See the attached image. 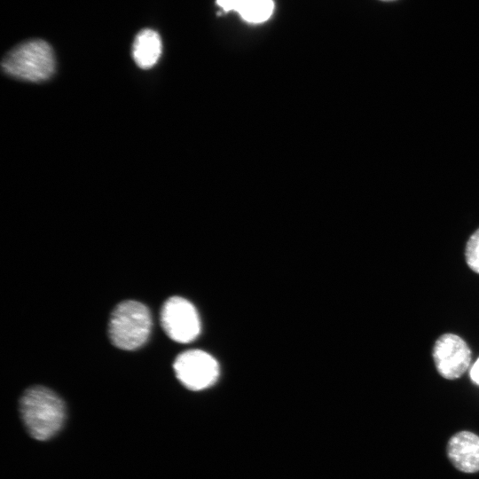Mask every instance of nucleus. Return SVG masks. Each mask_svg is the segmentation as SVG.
I'll return each mask as SVG.
<instances>
[{
	"instance_id": "obj_1",
	"label": "nucleus",
	"mask_w": 479,
	"mask_h": 479,
	"mask_svg": "<svg viewBox=\"0 0 479 479\" xmlns=\"http://www.w3.org/2000/svg\"><path fill=\"white\" fill-rule=\"evenodd\" d=\"M20 410L28 433L41 441L55 436L66 417L65 404L61 398L43 386H35L24 392Z\"/></svg>"
},
{
	"instance_id": "obj_2",
	"label": "nucleus",
	"mask_w": 479,
	"mask_h": 479,
	"mask_svg": "<svg viewBox=\"0 0 479 479\" xmlns=\"http://www.w3.org/2000/svg\"><path fill=\"white\" fill-rule=\"evenodd\" d=\"M4 72L13 77L41 82L49 79L55 70L51 47L43 40H30L12 49L4 58Z\"/></svg>"
},
{
	"instance_id": "obj_3",
	"label": "nucleus",
	"mask_w": 479,
	"mask_h": 479,
	"mask_svg": "<svg viewBox=\"0 0 479 479\" xmlns=\"http://www.w3.org/2000/svg\"><path fill=\"white\" fill-rule=\"evenodd\" d=\"M151 326L150 311L145 305L137 301H124L111 314L109 338L119 349H136L146 342Z\"/></svg>"
},
{
	"instance_id": "obj_4",
	"label": "nucleus",
	"mask_w": 479,
	"mask_h": 479,
	"mask_svg": "<svg viewBox=\"0 0 479 479\" xmlns=\"http://www.w3.org/2000/svg\"><path fill=\"white\" fill-rule=\"evenodd\" d=\"M161 323L168 336L180 343L193 341L200 331V321L195 307L179 296L170 297L164 302Z\"/></svg>"
},
{
	"instance_id": "obj_5",
	"label": "nucleus",
	"mask_w": 479,
	"mask_h": 479,
	"mask_svg": "<svg viewBox=\"0 0 479 479\" xmlns=\"http://www.w3.org/2000/svg\"><path fill=\"white\" fill-rule=\"evenodd\" d=\"M181 383L191 390H201L213 385L219 375V365L208 353L191 349L179 354L173 365Z\"/></svg>"
},
{
	"instance_id": "obj_6",
	"label": "nucleus",
	"mask_w": 479,
	"mask_h": 479,
	"mask_svg": "<svg viewBox=\"0 0 479 479\" xmlns=\"http://www.w3.org/2000/svg\"><path fill=\"white\" fill-rule=\"evenodd\" d=\"M432 355L438 373L448 380L463 375L471 362L469 347L454 334L441 335L435 342Z\"/></svg>"
},
{
	"instance_id": "obj_7",
	"label": "nucleus",
	"mask_w": 479,
	"mask_h": 479,
	"mask_svg": "<svg viewBox=\"0 0 479 479\" xmlns=\"http://www.w3.org/2000/svg\"><path fill=\"white\" fill-rule=\"evenodd\" d=\"M447 456L458 470L464 473L479 471V436L470 431H459L447 444Z\"/></svg>"
},
{
	"instance_id": "obj_8",
	"label": "nucleus",
	"mask_w": 479,
	"mask_h": 479,
	"mask_svg": "<svg viewBox=\"0 0 479 479\" xmlns=\"http://www.w3.org/2000/svg\"><path fill=\"white\" fill-rule=\"evenodd\" d=\"M216 3L224 12L234 11L252 24L265 22L274 11L273 0H216Z\"/></svg>"
},
{
	"instance_id": "obj_9",
	"label": "nucleus",
	"mask_w": 479,
	"mask_h": 479,
	"mask_svg": "<svg viewBox=\"0 0 479 479\" xmlns=\"http://www.w3.org/2000/svg\"><path fill=\"white\" fill-rule=\"evenodd\" d=\"M161 54V41L157 32L144 29L137 35L132 47V56L139 67H152L156 64Z\"/></svg>"
},
{
	"instance_id": "obj_10",
	"label": "nucleus",
	"mask_w": 479,
	"mask_h": 479,
	"mask_svg": "<svg viewBox=\"0 0 479 479\" xmlns=\"http://www.w3.org/2000/svg\"><path fill=\"white\" fill-rule=\"evenodd\" d=\"M465 258L468 267L479 273V229L470 236L467 243Z\"/></svg>"
},
{
	"instance_id": "obj_11",
	"label": "nucleus",
	"mask_w": 479,
	"mask_h": 479,
	"mask_svg": "<svg viewBox=\"0 0 479 479\" xmlns=\"http://www.w3.org/2000/svg\"><path fill=\"white\" fill-rule=\"evenodd\" d=\"M470 377L475 383L479 385V357L470 370Z\"/></svg>"
},
{
	"instance_id": "obj_12",
	"label": "nucleus",
	"mask_w": 479,
	"mask_h": 479,
	"mask_svg": "<svg viewBox=\"0 0 479 479\" xmlns=\"http://www.w3.org/2000/svg\"><path fill=\"white\" fill-rule=\"evenodd\" d=\"M382 1H390V0H382Z\"/></svg>"
}]
</instances>
